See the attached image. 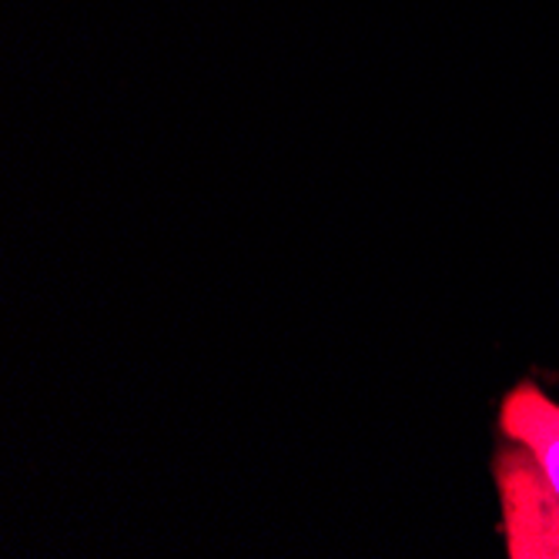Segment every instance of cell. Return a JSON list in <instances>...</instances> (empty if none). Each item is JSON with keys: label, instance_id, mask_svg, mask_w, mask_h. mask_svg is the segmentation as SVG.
I'll return each instance as SVG.
<instances>
[{"label": "cell", "instance_id": "obj_1", "mask_svg": "<svg viewBox=\"0 0 559 559\" xmlns=\"http://www.w3.org/2000/svg\"><path fill=\"white\" fill-rule=\"evenodd\" d=\"M492 476L502 502V536L510 559H559V496L520 442L499 445Z\"/></svg>", "mask_w": 559, "mask_h": 559}, {"label": "cell", "instance_id": "obj_2", "mask_svg": "<svg viewBox=\"0 0 559 559\" xmlns=\"http://www.w3.org/2000/svg\"><path fill=\"white\" fill-rule=\"evenodd\" d=\"M499 432L533 452L536 466L559 496V402L536 382H520L499 405Z\"/></svg>", "mask_w": 559, "mask_h": 559}]
</instances>
